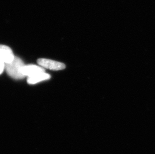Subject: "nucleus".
Returning <instances> with one entry per match:
<instances>
[{
	"instance_id": "1",
	"label": "nucleus",
	"mask_w": 155,
	"mask_h": 154,
	"mask_svg": "<svg viewBox=\"0 0 155 154\" xmlns=\"http://www.w3.org/2000/svg\"><path fill=\"white\" fill-rule=\"evenodd\" d=\"M25 65L23 62L18 57H14L11 63L5 65V70L10 77L16 80H21L25 78L21 73V69Z\"/></svg>"
},
{
	"instance_id": "2",
	"label": "nucleus",
	"mask_w": 155,
	"mask_h": 154,
	"mask_svg": "<svg viewBox=\"0 0 155 154\" xmlns=\"http://www.w3.org/2000/svg\"><path fill=\"white\" fill-rule=\"evenodd\" d=\"M39 65L44 69L53 71H59L65 68V65L62 63L59 62L47 59H39L37 60Z\"/></svg>"
},
{
	"instance_id": "3",
	"label": "nucleus",
	"mask_w": 155,
	"mask_h": 154,
	"mask_svg": "<svg viewBox=\"0 0 155 154\" xmlns=\"http://www.w3.org/2000/svg\"><path fill=\"white\" fill-rule=\"evenodd\" d=\"M45 70L40 66L35 65H24L21 69V73L25 77L34 76L38 73L45 72Z\"/></svg>"
},
{
	"instance_id": "4",
	"label": "nucleus",
	"mask_w": 155,
	"mask_h": 154,
	"mask_svg": "<svg viewBox=\"0 0 155 154\" xmlns=\"http://www.w3.org/2000/svg\"><path fill=\"white\" fill-rule=\"evenodd\" d=\"M14 57L13 51L10 47L0 45V61L5 64L9 63L14 60Z\"/></svg>"
},
{
	"instance_id": "5",
	"label": "nucleus",
	"mask_w": 155,
	"mask_h": 154,
	"mask_svg": "<svg viewBox=\"0 0 155 154\" xmlns=\"http://www.w3.org/2000/svg\"><path fill=\"white\" fill-rule=\"evenodd\" d=\"M50 78L51 76L50 75L46 73L45 72L38 73L34 76L28 77L27 83L30 85L36 84L41 82L49 80L50 79Z\"/></svg>"
},
{
	"instance_id": "6",
	"label": "nucleus",
	"mask_w": 155,
	"mask_h": 154,
	"mask_svg": "<svg viewBox=\"0 0 155 154\" xmlns=\"http://www.w3.org/2000/svg\"><path fill=\"white\" fill-rule=\"evenodd\" d=\"M5 64L4 63L0 61V75L2 74L5 70Z\"/></svg>"
}]
</instances>
